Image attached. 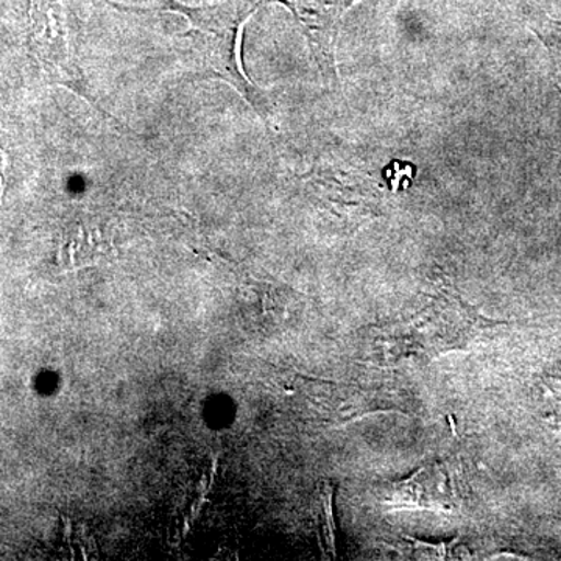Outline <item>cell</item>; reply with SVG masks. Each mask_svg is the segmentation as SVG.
Masks as SVG:
<instances>
[{
	"label": "cell",
	"instance_id": "obj_1",
	"mask_svg": "<svg viewBox=\"0 0 561 561\" xmlns=\"http://www.w3.org/2000/svg\"><path fill=\"white\" fill-rule=\"evenodd\" d=\"M463 300L453 287L440 286L426 294L415 311L382 331L386 354L394 359H432L440 354L463 350L482 331L497 327Z\"/></svg>",
	"mask_w": 561,
	"mask_h": 561
},
{
	"label": "cell",
	"instance_id": "obj_2",
	"mask_svg": "<svg viewBox=\"0 0 561 561\" xmlns=\"http://www.w3.org/2000/svg\"><path fill=\"white\" fill-rule=\"evenodd\" d=\"M378 497L391 511L449 513L459 505V489L448 463L432 461L402 481L386 483Z\"/></svg>",
	"mask_w": 561,
	"mask_h": 561
},
{
	"label": "cell",
	"instance_id": "obj_3",
	"mask_svg": "<svg viewBox=\"0 0 561 561\" xmlns=\"http://www.w3.org/2000/svg\"><path fill=\"white\" fill-rule=\"evenodd\" d=\"M32 44L44 68L60 72L68 65V41L60 21L50 9L32 11Z\"/></svg>",
	"mask_w": 561,
	"mask_h": 561
},
{
	"label": "cell",
	"instance_id": "obj_4",
	"mask_svg": "<svg viewBox=\"0 0 561 561\" xmlns=\"http://www.w3.org/2000/svg\"><path fill=\"white\" fill-rule=\"evenodd\" d=\"M409 556L416 560H460L468 559V552L465 551L463 546L453 542H438V545H431V542L415 541L408 538L404 542Z\"/></svg>",
	"mask_w": 561,
	"mask_h": 561
},
{
	"label": "cell",
	"instance_id": "obj_5",
	"mask_svg": "<svg viewBox=\"0 0 561 561\" xmlns=\"http://www.w3.org/2000/svg\"><path fill=\"white\" fill-rule=\"evenodd\" d=\"M537 33L538 38L545 44L546 49L551 57L553 72H556L557 83L561 90V21H545L537 28H531Z\"/></svg>",
	"mask_w": 561,
	"mask_h": 561
},
{
	"label": "cell",
	"instance_id": "obj_6",
	"mask_svg": "<svg viewBox=\"0 0 561 561\" xmlns=\"http://www.w3.org/2000/svg\"><path fill=\"white\" fill-rule=\"evenodd\" d=\"M321 529H323L324 545L335 553L334 519H332V486L324 483L320 491Z\"/></svg>",
	"mask_w": 561,
	"mask_h": 561
},
{
	"label": "cell",
	"instance_id": "obj_7",
	"mask_svg": "<svg viewBox=\"0 0 561 561\" xmlns=\"http://www.w3.org/2000/svg\"><path fill=\"white\" fill-rule=\"evenodd\" d=\"M5 153H3L2 150H0V205H2L3 191H5Z\"/></svg>",
	"mask_w": 561,
	"mask_h": 561
}]
</instances>
